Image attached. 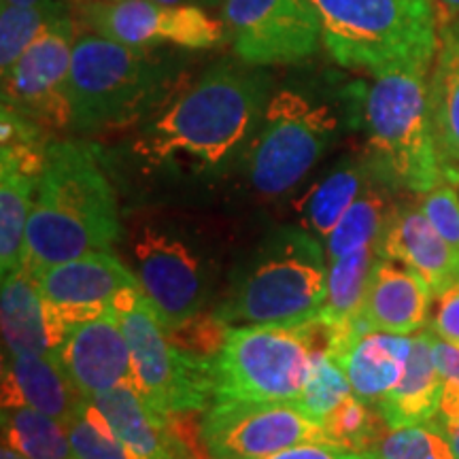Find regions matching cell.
<instances>
[{"instance_id": "obj_13", "label": "cell", "mask_w": 459, "mask_h": 459, "mask_svg": "<svg viewBox=\"0 0 459 459\" xmlns=\"http://www.w3.org/2000/svg\"><path fill=\"white\" fill-rule=\"evenodd\" d=\"M77 24L60 17L3 74V105L15 108L43 130L71 128L68 77Z\"/></svg>"}, {"instance_id": "obj_39", "label": "cell", "mask_w": 459, "mask_h": 459, "mask_svg": "<svg viewBox=\"0 0 459 459\" xmlns=\"http://www.w3.org/2000/svg\"><path fill=\"white\" fill-rule=\"evenodd\" d=\"M153 3H162V4H172V7H200V9H209L215 7L220 0H153Z\"/></svg>"}, {"instance_id": "obj_42", "label": "cell", "mask_w": 459, "mask_h": 459, "mask_svg": "<svg viewBox=\"0 0 459 459\" xmlns=\"http://www.w3.org/2000/svg\"><path fill=\"white\" fill-rule=\"evenodd\" d=\"M43 3V0H3V7H28V4H37Z\"/></svg>"}, {"instance_id": "obj_20", "label": "cell", "mask_w": 459, "mask_h": 459, "mask_svg": "<svg viewBox=\"0 0 459 459\" xmlns=\"http://www.w3.org/2000/svg\"><path fill=\"white\" fill-rule=\"evenodd\" d=\"M377 249L381 257L406 264L421 274L434 298L459 279V254L436 232L421 206L392 211Z\"/></svg>"}, {"instance_id": "obj_32", "label": "cell", "mask_w": 459, "mask_h": 459, "mask_svg": "<svg viewBox=\"0 0 459 459\" xmlns=\"http://www.w3.org/2000/svg\"><path fill=\"white\" fill-rule=\"evenodd\" d=\"M325 432L332 443L353 451H372L378 440V423L368 404L358 395H347L328 417L324 419Z\"/></svg>"}, {"instance_id": "obj_38", "label": "cell", "mask_w": 459, "mask_h": 459, "mask_svg": "<svg viewBox=\"0 0 459 459\" xmlns=\"http://www.w3.org/2000/svg\"><path fill=\"white\" fill-rule=\"evenodd\" d=\"M436 423H438V428L446 434V438L451 440L453 451H455V455L459 459V412L457 415H453L451 419H445V421H436Z\"/></svg>"}, {"instance_id": "obj_37", "label": "cell", "mask_w": 459, "mask_h": 459, "mask_svg": "<svg viewBox=\"0 0 459 459\" xmlns=\"http://www.w3.org/2000/svg\"><path fill=\"white\" fill-rule=\"evenodd\" d=\"M432 332L440 341L459 347V279L436 296Z\"/></svg>"}, {"instance_id": "obj_15", "label": "cell", "mask_w": 459, "mask_h": 459, "mask_svg": "<svg viewBox=\"0 0 459 459\" xmlns=\"http://www.w3.org/2000/svg\"><path fill=\"white\" fill-rule=\"evenodd\" d=\"M28 274L68 328L111 311L126 291L141 287L139 277L111 251H94Z\"/></svg>"}, {"instance_id": "obj_1", "label": "cell", "mask_w": 459, "mask_h": 459, "mask_svg": "<svg viewBox=\"0 0 459 459\" xmlns=\"http://www.w3.org/2000/svg\"><path fill=\"white\" fill-rule=\"evenodd\" d=\"M271 79L254 68L217 65L183 90L136 136L132 152L153 166L217 169L262 122Z\"/></svg>"}, {"instance_id": "obj_12", "label": "cell", "mask_w": 459, "mask_h": 459, "mask_svg": "<svg viewBox=\"0 0 459 459\" xmlns=\"http://www.w3.org/2000/svg\"><path fill=\"white\" fill-rule=\"evenodd\" d=\"M79 20L130 48L175 45L183 49H213L228 39L226 24L200 7H172L153 0H85Z\"/></svg>"}, {"instance_id": "obj_9", "label": "cell", "mask_w": 459, "mask_h": 459, "mask_svg": "<svg viewBox=\"0 0 459 459\" xmlns=\"http://www.w3.org/2000/svg\"><path fill=\"white\" fill-rule=\"evenodd\" d=\"M260 124L247 152V177L264 196H281L296 187L328 152L338 128L330 107L294 90L271 96Z\"/></svg>"}, {"instance_id": "obj_3", "label": "cell", "mask_w": 459, "mask_h": 459, "mask_svg": "<svg viewBox=\"0 0 459 459\" xmlns=\"http://www.w3.org/2000/svg\"><path fill=\"white\" fill-rule=\"evenodd\" d=\"M336 65L377 74L429 71L438 51L434 0H313Z\"/></svg>"}, {"instance_id": "obj_10", "label": "cell", "mask_w": 459, "mask_h": 459, "mask_svg": "<svg viewBox=\"0 0 459 459\" xmlns=\"http://www.w3.org/2000/svg\"><path fill=\"white\" fill-rule=\"evenodd\" d=\"M211 459H262L300 443H332L324 421L300 402H213L200 421Z\"/></svg>"}, {"instance_id": "obj_28", "label": "cell", "mask_w": 459, "mask_h": 459, "mask_svg": "<svg viewBox=\"0 0 459 459\" xmlns=\"http://www.w3.org/2000/svg\"><path fill=\"white\" fill-rule=\"evenodd\" d=\"M389 215H392V211H387L385 196L377 189L366 187L325 238L328 262L364 249V247L378 245Z\"/></svg>"}, {"instance_id": "obj_5", "label": "cell", "mask_w": 459, "mask_h": 459, "mask_svg": "<svg viewBox=\"0 0 459 459\" xmlns=\"http://www.w3.org/2000/svg\"><path fill=\"white\" fill-rule=\"evenodd\" d=\"M169 73L143 48L82 30L68 77L71 130L99 134L139 122L162 99Z\"/></svg>"}, {"instance_id": "obj_24", "label": "cell", "mask_w": 459, "mask_h": 459, "mask_svg": "<svg viewBox=\"0 0 459 459\" xmlns=\"http://www.w3.org/2000/svg\"><path fill=\"white\" fill-rule=\"evenodd\" d=\"M429 108L440 156L453 181L459 183V22H446L438 30Z\"/></svg>"}, {"instance_id": "obj_29", "label": "cell", "mask_w": 459, "mask_h": 459, "mask_svg": "<svg viewBox=\"0 0 459 459\" xmlns=\"http://www.w3.org/2000/svg\"><path fill=\"white\" fill-rule=\"evenodd\" d=\"M66 15L65 0H43L28 7H3L0 11V68L3 74L41 37L45 28Z\"/></svg>"}, {"instance_id": "obj_34", "label": "cell", "mask_w": 459, "mask_h": 459, "mask_svg": "<svg viewBox=\"0 0 459 459\" xmlns=\"http://www.w3.org/2000/svg\"><path fill=\"white\" fill-rule=\"evenodd\" d=\"M423 213L436 232L449 243L459 254V194L453 183H443L432 192L423 194L421 204Z\"/></svg>"}, {"instance_id": "obj_7", "label": "cell", "mask_w": 459, "mask_h": 459, "mask_svg": "<svg viewBox=\"0 0 459 459\" xmlns=\"http://www.w3.org/2000/svg\"><path fill=\"white\" fill-rule=\"evenodd\" d=\"M130 347L132 385L169 417L206 411L215 400L213 358L175 341L143 287L115 304Z\"/></svg>"}, {"instance_id": "obj_22", "label": "cell", "mask_w": 459, "mask_h": 459, "mask_svg": "<svg viewBox=\"0 0 459 459\" xmlns=\"http://www.w3.org/2000/svg\"><path fill=\"white\" fill-rule=\"evenodd\" d=\"M434 332L412 338L404 375L378 404L389 429L412 428L434 421L443 400V375L434 359Z\"/></svg>"}, {"instance_id": "obj_21", "label": "cell", "mask_w": 459, "mask_h": 459, "mask_svg": "<svg viewBox=\"0 0 459 459\" xmlns=\"http://www.w3.org/2000/svg\"><path fill=\"white\" fill-rule=\"evenodd\" d=\"M85 400L57 359L49 355L4 353L3 409L28 406L66 426Z\"/></svg>"}, {"instance_id": "obj_18", "label": "cell", "mask_w": 459, "mask_h": 459, "mask_svg": "<svg viewBox=\"0 0 459 459\" xmlns=\"http://www.w3.org/2000/svg\"><path fill=\"white\" fill-rule=\"evenodd\" d=\"M434 291L421 274L406 264L377 257L359 324L366 332L409 336L428 321Z\"/></svg>"}, {"instance_id": "obj_8", "label": "cell", "mask_w": 459, "mask_h": 459, "mask_svg": "<svg viewBox=\"0 0 459 459\" xmlns=\"http://www.w3.org/2000/svg\"><path fill=\"white\" fill-rule=\"evenodd\" d=\"M321 336L324 325L319 319L294 328H228L213 355V402L298 400Z\"/></svg>"}, {"instance_id": "obj_2", "label": "cell", "mask_w": 459, "mask_h": 459, "mask_svg": "<svg viewBox=\"0 0 459 459\" xmlns=\"http://www.w3.org/2000/svg\"><path fill=\"white\" fill-rule=\"evenodd\" d=\"M117 238V198L94 147L49 143L28 220L26 271L108 251Z\"/></svg>"}, {"instance_id": "obj_26", "label": "cell", "mask_w": 459, "mask_h": 459, "mask_svg": "<svg viewBox=\"0 0 459 459\" xmlns=\"http://www.w3.org/2000/svg\"><path fill=\"white\" fill-rule=\"evenodd\" d=\"M366 189V169L358 162L338 164L308 189L300 204L302 221L317 237L328 238L341 217Z\"/></svg>"}, {"instance_id": "obj_41", "label": "cell", "mask_w": 459, "mask_h": 459, "mask_svg": "<svg viewBox=\"0 0 459 459\" xmlns=\"http://www.w3.org/2000/svg\"><path fill=\"white\" fill-rule=\"evenodd\" d=\"M0 459H28V457L22 455L20 451H15L13 446L3 443V449H0Z\"/></svg>"}, {"instance_id": "obj_14", "label": "cell", "mask_w": 459, "mask_h": 459, "mask_svg": "<svg viewBox=\"0 0 459 459\" xmlns=\"http://www.w3.org/2000/svg\"><path fill=\"white\" fill-rule=\"evenodd\" d=\"M136 277L162 319L175 332L196 319L203 308L204 283L196 255L170 234L143 228L134 243Z\"/></svg>"}, {"instance_id": "obj_30", "label": "cell", "mask_w": 459, "mask_h": 459, "mask_svg": "<svg viewBox=\"0 0 459 459\" xmlns=\"http://www.w3.org/2000/svg\"><path fill=\"white\" fill-rule=\"evenodd\" d=\"M351 394V383H349L341 364L334 359V355L330 353L324 332V336H321L317 349L313 353L307 381H304V387L296 402H300L315 419L324 421Z\"/></svg>"}, {"instance_id": "obj_25", "label": "cell", "mask_w": 459, "mask_h": 459, "mask_svg": "<svg viewBox=\"0 0 459 459\" xmlns=\"http://www.w3.org/2000/svg\"><path fill=\"white\" fill-rule=\"evenodd\" d=\"M39 177L13 158L0 156V273L3 277L26 268V232Z\"/></svg>"}, {"instance_id": "obj_33", "label": "cell", "mask_w": 459, "mask_h": 459, "mask_svg": "<svg viewBox=\"0 0 459 459\" xmlns=\"http://www.w3.org/2000/svg\"><path fill=\"white\" fill-rule=\"evenodd\" d=\"M378 453L383 459H457L451 440L436 421L392 429L378 443Z\"/></svg>"}, {"instance_id": "obj_35", "label": "cell", "mask_w": 459, "mask_h": 459, "mask_svg": "<svg viewBox=\"0 0 459 459\" xmlns=\"http://www.w3.org/2000/svg\"><path fill=\"white\" fill-rule=\"evenodd\" d=\"M434 359L443 375V400L434 421H445L459 412V347L434 338Z\"/></svg>"}, {"instance_id": "obj_6", "label": "cell", "mask_w": 459, "mask_h": 459, "mask_svg": "<svg viewBox=\"0 0 459 459\" xmlns=\"http://www.w3.org/2000/svg\"><path fill=\"white\" fill-rule=\"evenodd\" d=\"M328 255L302 230H281L251 264L217 319L240 325H304L319 317L328 296Z\"/></svg>"}, {"instance_id": "obj_19", "label": "cell", "mask_w": 459, "mask_h": 459, "mask_svg": "<svg viewBox=\"0 0 459 459\" xmlns=\"http://www.w3.org/2000/svg\"><path fill=\"white\" fill-rule=\"evenodd\" d=\"M0 325H3L4 353L49 355L54 359L71 332L54 304L45 300L37 290L26 268L3 277Z\"/></svg>"}, {"instance_id": "obj_40", "label": "cell", "mask_w": 459, "mask_h": 459, "mask_svg": "<svg viewBox=\"0 0 459 459\" xmlns=\"http://www.w3.org/2000/svg\"><path fill=\"white\" fill-rule=\"evenodd\" d=\"M436 4H438V13L449 17V20L459 15V0H436Z\"/></svg>"}, {"instance_id": "obj_27", "label": "cell", "mask_w": 459, "mask_h": 459, "mask_svg": "<svg viewBox=\"0 0 459 459\" xmlns=\"http://www.w3.org/2000/svg\"><path fill=\"white\" fill-rule=\"evenodd\" d=\"M3 443L28 459H77L65 423L28 406L3 409Z\"/></svg>"}, {"instance_id": "obj_11", "label": "cell", "mask_w": 459, "mask_h": 459, "mask_svg": "<svg viewBox=\"0 0 459 459\" xmlns=\"http://www.w3.org/2000/svg\"><path fill=\"white\" fill-rule=\"evenodd\" d=\"M223 22L247 66L296 65L324 43L313 0H223Z\"/></svg>"}, {"instance_id": "obj_4", "label": "cell", "mask_w": 459, "mask_h": 459, "mask_svg": "<svg viewBox=\"0 0 459 459\" xmlns=\"http://www.w3.org/2000/svg\"><path fill=\"white\" fill-rule=\"evenodd\" d=\"M364 124L372 162L389 183L415 194L455 186L436 143L428 71L377 74L364 94Z\"/></svg>"}, {"instance_id": "obj_36", "label": "cell", "mask_w": 459, "mask_h": 459, "mask_svg": "<svg viewBox=\"0 0 459 459\" xmlns=\"http://www.w3.org/2000/svg\"><path fill=\"white\" fill-rule=\"evenodd\" d=\"M262 459H383L378 449L353 451L336 443H300Z\"/></svg>"}, {"instance_id": "obj_17", "label": "cell", "mask_w": 459, "mask_h": 459, "mask_svg": "<svg viewBox=\"0 0 459 459\" xmlns=\"http://www.w3.org/2000/svg\"><path fill=\"white\" fill-rule=\"evenodd\" d=\"M117 438L141 459H200L175 417L153 409L132 383H124L90 400Z\"/></svg>"}, {"instance_id": "obj_16", "label": "cell", "mask_w": 459, "mask_h": 459, "mask_svg": "<svg viewBox=\"0 0 459 459\" xmlns=\"http://www.w3.org/2000/svg\"><path fill=\"white\" fill-rule=\"evenodd\" d=\"M56 359L88 400L132 383L130 347L115 307L99 317L73 325Z\"/></svg>"}, {"instance_id": "obj_31", "label": "cell", "mask_w": 459, "mask_h": 459, "mask_svg": "<svg viewBox=\"0 0 459 459\" xmlns=\"http://www.w3.org/2000/svg\"><path fill=\"white\" fill-rule=\"evenodd\" d=\"M66 429L77 459H141L117 438L90 400L66 423Z\"/></svg>"}, {"instance_id": "obj_23", "label": "cell", "mask_w": 459, "mask_h": 459, "mask_svg": "<svg viewBox=\"0 0 459 459\" xmlns=\"http://www.w3.org/2000/svg\"><path fill=\"white\" fill-rule=\"evenodd\" d=\"M411 347V336L366 332L342 353L334 355V359L351 383L353 395L366 404L378 406L404 375Z\"/></svg>"}]
</instances>
